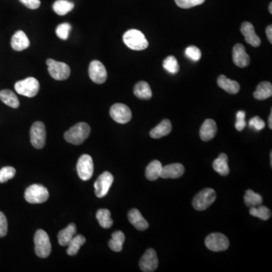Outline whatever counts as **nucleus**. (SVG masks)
I'll return each instance as SVG.
<instances>
[{
    "instance_id": "nucleus-1",
    "label": "nucleus",
    "mask_w": 272,
    "mask_h": 272,
    "mask_svg": "<svg viewBox=\"0 0 272 272\" xmlns=\"http://www.w3.org/2000/svg\"><path fill=\"white\" fill-rule=\"evenodd\" d=\"M91 128L86 123H79L64 133V138L71 144L79 145L82 144L90 135Z\"/></svg>"
},
{
    "instance_id": "nucleus-2",
    "label": "nucleus",
    "mask_w": 272,
    "mask_h": 272,
    "mask_svg": "<svg viewBox=\"0 0 272 272\" xmlns=\"http://www.w3.org/2000/svg\"><path fill=\"white\" fill-rule=\"evenodd\" d=\"M123 42L127 47L135 51H141L148 47V40L140 30L131 29L123 34Z\"/></svg>"
},
{
    "instance_id": "nucleus-3",
    "label": "nucleus",
    "mask_w": 272,
    "mask_h": 272,
    "mask_svg": "<svg viewBox=\"0 0 272 272\" xmlns=\"http://www.w3.org/2000/svg\"><path fill=\"white\" fill-rule=\"evenodd\" d=\"M35 252L40 258H47L52 251L51 242L47 233L43 230L36 231L34 236Z\"/></svg>"
},
{
    "instance_id": "nucleus-4",
    "label": "nucleus",
    "mask_w": 272,
    "mask_h": 272,
    "mask_svg": "<svg viewBox=\"0 0 272 272\" xmlns=\"http://www.w3.org/2000/svg\"><path fill=\"white\" fill-rule=\"evenodd\" d=\"M50 197L49 190L41 185L34 184L29 186L25 190V198L28 203H42L46 202Z\"/></svg>"
},
{
    "instance_id": "nucleus-5",
    "label": "nucleus",
    "mask_w": 272,
    "mask_h": 272,
    "mask_svg": "<svg viewBox=\"0 0 272 272\" xmlns=\"http://www.w3.org/2000/svg\"><path fill=\"white\" fill-rule=\"evenodd\" d=\"M15 91L20 95L28 98H33L40 90V82L34 77H28L15 84Z\"/></svg>"
},
{
    "instance_id": "nucleus-6",
    "label": "nucleus",
    "mask_w": 272,
    "mask_h": 272,
    "mask_svg": "<svg viewBox=\"0 0 272 272\" xmlns=\"http://www.w3.org/2000/svg\"><path fill=\"white\" fill-rule=\"evenodd\" d=\"M217 193L212 189H205L199 192L193 198L192 204L193 208L198 211L207 210L215 202Z\"/></svg>"
},
{
    "instance_id": "nucleus-7",
    "label": "nucleus",
    "mask_w": 272,
    "mask_h": 272,
    "mask_svg": "<svg viewBox=\"0 0 272 272\" xmlns=\"http://www.w3.org/2000/svg\"><path fill=\"white\" fill-rule=\"evenodd\" d=\"M46 64L48 65V71L53 79L56 81H65L70 77L71 69L69 66L65 63L50 58L46 61Z\"/></svg>"
},
{
    "instance_id": "nucleus-8",
    "label": "nucleus",
    "mask_w": 272,
    "mask_h": 272,
    "mask_svg": "<svg viewBox=\"0 0 272 272\" xmlns=\"http://www.w3.org/2000/svg\"><path fill=\"white\" fill-rule=\"evenodd\" d=\"M229 241L221 233H212L205 240V245L213 252L225 251L229 247Z\"/></svg>"
},
{
    "instance_id": "nucleus-9",
    "label": "nucleus",
    "mask_w": 272,
    "mask_h": 272,
    "mask_svg": "<svg viewBox=\"0 0 272 272\" xmlns=\"http://www.w3.org/2000/svg\"><path fill=\"white\" fill-rule=\"evenodd\" d=\"M46 132L44 123L35 122L30 129V141L35 148L41 149L46 144Z\"/></svg>"
},
{
    "instance_id": "nucleus-10",
    "label": "nucleus",
    "mask_w": 272,
    "mask_h": 272,
    "mask_svg": "<svg viewBox=\"0 0 272 272\" xmlns=\"http://www.w3.org/2000/svg\"><path fill=\"white\" fill-rule=\"evenodd\" d=\"M78 176L82 180L88 181L92 177L94 172V163L92 157L83 154L78 160L77 164Z\"/></svg>"
},
{
    "instance_id": "nucleus-11",
    "label": "nucleus",
    "mask_w": 272,
    "mask_h": 272,
    "mask_svg": "<svg viewBox=\"0 0 272 272\" xmlns=\"http://www.w3.org/2000/svg\"><path fill=\"white\" fill-rule=\"evenodd\" d=\"M113 182V175L109 172H103L94 184L97 197L99 198L105 197L109 193Z\"/></svg>"
},
{
    "instance_id": "nucleus-12",
    "label": "nucleus",
    "mask_w": 272,
    "mask_h": 272,
    "mask_svg": "<svg viewBox=\"0 0 272 272\" xmlns=\"http://www.w3.org/2000/svg\"><path fill=\"white\" fill-rule=\"evenodd\" d=\"M110 115L114 121L120 124H126L132 119V112L127 105L117 103L110 108Z\"/></svg>"
},
{
    "instance_id": "nucleus-13",
    "label": "nucleus",
    "mask_w": 272,
    "mask_h": 272,
    "mask_svg": "<svg viewBox=\"0 0 272 272\" xmlns=\"http://www.w3.org/2000/svg\"><path fill=\"white\" fill-rule=\"evenodd\" d=\"M89 75L90 79L97 84L104 83L108 78V73L105 65L97 60L92 61L89 64Z\"/></svg>"
},
{
    "instance_id": "nucleus-14",
    "label": "nucleus",
    "mask_w": 272,
    "mask_h": 272,
    "mask_svg": "<svg viewBox=\"0 0 272 272\" xmlns=\"http://www.w3.org/2000/svg\"><path fill=\"white\" fill-rule=\"evenodd\" d=\"M140 269L144 272H152L158 267V258L156 251L148 249L139 262Z\"/></svg>"
},
{
    "instance_id": "nucleus-15",
    "label": "nucleus",
    "mask_w": 272,
    "mask_h": 272,
    "mask_svg": "<svg viewBox=\"0 0 272 272\" xmlns=\"http://www.w3.org/2000/svg\"><path fill=\"white\" fill-rule=\"evenodd\" d=\"M233 61L239 67H247L250 63V57L246 53L245 46L238 43L233 48Z\"/></svg>"
},
{
    "instance_id": "nucleus-16",
    "label": "nucleus",
    "mask_w": 272,
    "mask_h": 272,
    "mask_svg": "<svg viewBox=\"0 0 272 272\" xmlns=\"http://www.w3.org/2000/svg\"><path fill=\"white\" fill-rule=\"evenodd\" d=\"M241 31L245 36V40L248 44L253 47H259L261 44L260 38L256 35L254 27L249 22H244L241 25Z\"/></svg>"
},
{
    "instance_id": "nucleus-17",
    "label": "nucleus",
    "mask_w": 272,
    "mask_h": 272,
    "mask_svg": "<svg viewBox=\"0 0 272 272\" xmlns=\"http://www.w3.org/2000/svg\"><path fill=\"white\" fill-rule=\"evenodd\" d=\"M217 133L216 122L211 119H207L203 122L200 130V136L203 141H208L215 137Z\"/></svg>"
},
{
    "instance_id": "nucleus-18",
    "label": "nucleus",
    "mask_w": 272,
    "mask_h": 272,
    "mask_svg": "<svg viewBox=\"0 0 272 272\" xmlns=\"http://www.w3.org/2000/svg\"><path fill=\"white\" fill-rule=\"evenodd\" d=\"M185 172V167L181 163H172L163 166L161 177L163 179H178Z\"/></svg>"
},
{
    "instance_id": "nucleus-19",
    "label": "nucleus",
    "mask_w": 272,
    "mask_h": 272,
    "mask_svg": "<svg viewBox=\"0 0 272 272\" xmlns=\"http://www.w3.org/2000/svg\"><path fill=\"white\" fill-rule=\"evenodd\" d=\"M128 218L132 225L138 231H144L149 227L147 220L142 217L139 210L137 209H133L129 212Z\"/></svg>"
},
{
    "instance_id": "nucleus-20",
    "label": "nucleus",
    "mask_w": 272,
    "mask_h": 272,
    "mask_svg": "<svg viewBox=\"0 0 272 272\" xmlns=\"http://www.w3.org/2000/svg\"><path fill=\"white\" fill-rule=\"evenodd\" d=\"M11 46L15 51L22 52L30 46V40L25 32L18 30L12 36Z\"/></svg>"
},
{
    "instance_id": "nucleus-21",
    "label": "nucleus",
    "mask_w": 272,
    "mask_h": 272,
    "mask_svg": "<svg viewBox=\"0 0 272 272\" xmlns=\"http://www.w3.org/2000/svg\"><path fill=\"white\" fill-rule=\"evenodd\" d=\"M217 83L221 89L230 94H237L239 92L240 89H241L238 82L230 80L225 75H220L218 77Z\"/></svg>"
},
{
    "instance_id": "nucleus-22",
    "label": "nucleus",
    "mask_w": 272,
    "mask_h": 272,
    "mask_svg": "<svg viewBox=\"0 0 272 272\" xmlns=\"http://www.w3.org/2000/svg\"><path fill=\"white\" fill-rule=\"evenodd\" d=\"M77 233V227L74 223L67 225L64 229L61 230L57 235L58 243L61 246H65L69 244Z\"/></svg>"
},
{
    "instance_id": "nucleus-23",
    "label": "nucleus",
    "mask_w": 272,
    "mask_h": 272,
    "mask_svg": "<svg viewBox=\"0 0 272 272\" xmlns=\"http://www.w3.org/2000/svg\"><path fill=\"white\" fill-rule=\"evenodd\" d=\"M171 131H172V124L169 120L166 119L163 120L150 132V136L153 138H161L169 135Z\"/></svg>"
},
{
    "instance_id": "nucleus-24",
    "label": "nucleus",
    "mask_w": 272,
    "mask_h": 272,
    "mask_svg": "<svg viewBox=\"0 0 272 272\" xmlns=\"http://www.w3.org/2000/svg\"><path fill=\"white\" fill-rule=\"evenodd\" d=\"M272 95V85L270 82L263 81L256 87L253 97L257 100H266Z\"/></svg>"
},
{
    "instance_id": "nucleus-25",
    "label": "nucleus",
    "mask_w": 272,
    "mask_h": 272,
    "mask_svg": "<svg viewBox=\"0 0 272 272\" xmlns=\"http://www.w3.org/2000/svg\"><path fill=\"white\" fill-rule=\"evenodd\" d=\"M213 166L214 170L218 172L221 176H228L230 170L228 163V156L226 154L224 153L220 154L218 158H217L213 162Z\"/></svg>"
},
{
    "instance_id": "nucleus-26",
    "label": "nucleus",
    "mask_w": 272,
    "mask_h": 272,
    "mask_svg": "<svg viewBox=\"0 0 272 272\" xmlns=\"http://www.w3.org/2000/svg\"><path fill=\"white\" fill-rule=\"evenodd\" d=\"M134 94L138 99L142 100H149L152 97L151 87L145 81H140L135 85Z\"/></svg>"
},
{
    "instance_id": "nucleus-27",
    "label": "nucleus",
    "mask_w": 272,
    "mask_h": 272,
    "mask_svg": "<svg viewBox=\"0 0 272 272\" xmlns=\"http://www.w3.org/2000/svg\"><path fill=\"white\" fill-rule=\"evenodd\" d=\"M162 163L159 161H153L148 164L145 171V176L147 179L150 181H155L161 177L162 172Z\"/></svg>"
},
{
    "instance_id": "nucleus-28",
    "label": "nucleus",
    "mask_w": 272,
    "mask_h": 272,
    "mask_svg": "<svg viewBox=\"0 0 272 272\" xmlns=\"http://www.w3.org/2000/svg\"><path fill=\"white\" fill-rule=\"evenodd\" d=\"M0 100L12 109H18L20 105L17 95L9 89L0 91Z\"/></svg>"
},
{
    "instance_id": "nucleus-29",
    "label": "nucleus",
    "mask_w": 272,
    "mask_h": 272,
    "mask_svg": "<svg viewBox=\"0 0 272 272\" xmlns=\"http://www.w3.org/2000/svg\"><path fill=\"white\" fill-rule=\"evenodd\" d=\"M125 239L126 238H125L124 233L120 231H114L112 235V239L109 241V247L114 252H120L123 249Z\"/></svg>"
},
{
    "instance_id": "nucleus-30",
    "label": "nucleus",
    "mask_w": 272,
    "mask_h": 272,
    "mask_svg": "<svg viewBox=\"0 0 272 272\" xmlns=\"http://www.w3.org/2000/svg\"><path fill=\"white\" fill-rule=\"evenodd\" d=\"M85 237L82 236L81 235H75L74 238H72L69 244L67 245L68 248H67V253L69 256H75L79 252L81 246L84 245L85 243Z\"/></svg>"
},
{
    "instance_id": "nucleus-31",
    "label": "nucleus",
    "mask_w": 272,
    "mask_h": 272,
    "mask_svg": "<svg viewBox=\"0 0 272 272\" xmlns=\"http://www.w3.org/2000/svg\"><path fill=\"white\" fill-rule=\"evenodd\" d=\"M74 2L68 0H57L53 4V10L58 15H65L74 9Z\"/></svg>"
},
{
    "instance_id": "nucleus-32",
    "label": "nucleus",
    "mask_w": 272,
    "mask_h": 272,
    "mask_svg": "<svg viewBox=\"0 0 272 272\" xmlns=\"http://www.w3.org/2000/svg\"><path fill=\"white\" fill-rule=\"evenodd\" d=\"M111 213L110 210L107 209H101L98 210L96 213V218L99 221L101 226L103 228H110L113 225V220H112Z\"/></svg>"
},
{
    "instance_id": "nucleus-33",
    "label": "nucleus",
    "mask_w": 272,
    "mask_h": 272,
    "mask_svg": "<svg viewBox=\"0 0 272 272\" xmlns=\"http://www.w3.org/2000/svg\"><path fill=\"white\" fill-rule=\"evenodd\" d=\"M245 202L247 207H256L262 204V197L259 193H255L253 190L249 189L245 193Z\"/></svg>"
},
{
    "instance_id": "nucleus-34",
    "label": "nucleus",
    "mask_w": 272,
    "mask_h": 272,
    "mask_svg": "<svg viewBox=\"0 0 272 272\" xmlns=\"http://www.w3.org/2000/svg\"><path fill=\"white\" fill-rule=\"evenodd\" d=\"M249 214L252 217H257L262 220H268L272 217V212L268 207L259 205L256 207H250Z\"/></svg>"
},
{
    "instance_id": "nucleus-35",
    "label": "nucleus",
    "mask_w": 272,
    "mask_h": 272,
    "mask_svg": "<svg viewBox=\"0 0 272 272\" xmlns=\"http://www.w3.org/2000/svg\"><path fill=\"white\" fill-rule=\"evenodd\" d=\"M163 67L169 74H176L179 71V64L174 56H168L163 63Z\"/></svg>"
},
{
    "instance_id": "nucleus-36",
    "label": "nucleus",
    "mask_w": 272,
    "mask_h": 272,
    "mask_svg": "<svg viewBox=\"0 0 272 272\" xmlns=\"http://www.w3.org/2000/svg\"><path fill=\"white\" fill-rule=\"evenodd\" d=\"M16 170L12 166H5L0 169V183H5L15 176Z\"/></svg>"
},
{
    "instance_id": "nucleus-37",
    "label": "nucleus",
    "mask_w": 272,
    "mask_h": 272,
    "mask_svg": "<svg viewBox=\"0 0 272 272\" xmlns=\"http://www.w3.org/2000/svg\"><path fill=\"white\" fill-rule=\"evenodd\" d=\"M71 30V25L68 23H63L58 25L56 28V35L63 40H67L69 37L70 32Z\"/></svg>"
},
{
    "instance_id": "nucleus-38",
    "label": "nucleus",
    "mask_w": 272,
    "mask_h": 272,
    "mask_svg": "<svg viewBox=\"0 0 272 272\" xmlns=\"http://www.w3.org/2000/svg\"><path fill=\"white\" fill-rule=\"evenodd\" d=\"M186 55L193 61H198L201 57V51L195 46H189L186 50Z\"/></svg>"
},
{
    "instance_id": "nucleus-39",
    "label": "nucleus",
    "mask_w": 272,
    "mask_h": 272,
    "mask_svg": "<svg viewBox=\"0 0 272 272\" xmlns=\"http://www.w3.org/2000/svg\"><path fill=\"white\" fill-rule=\"evenodd\" d=\"M176 5L182 8H190L201 5L205 0H175Z\"/></svg>"
},
{
    "instance_id": "nucleus-40",
    "label": "nucleus",
    "mask_w": 272,
    "mask_h": 272,
    "mask_svg": "<svg viewBox=\"0 0 272 272\" xmlns=\"http://www.w3.org/2000/svg\"><path fill=\"white\" fill-rule=\"evenodd\" d=\"M246 113L243 110H239L236 115V123H235V128L238 131H242L246 126Z\"/></svg>"
},
{
    "instance_id": "nucleus-41",
    "label": "nucleus",
    "mask_w": 272,
    "mask_h": 272,
    "mask_svg": "<svg viewBox=\"0 0 272 272\" xmlns=\"http://www.w3.org/2000/svg\"><path fill=\"white\" fill-rule=\"evenodd\" d=\"M249 125L250 127L254 129L256 131H261L263 130L266 126V123H265L264 120H262L259 116H254L252 117L249 122Z\"/></svg>"
},
{
    "instance_id": "nucleus-42",
    "label": "nucleus",
    "mask_w": 272,
    "mask_h": 272,
    "mask_svg": "<svg viewBox=\"0 0 272 272\" xmlns=\"http://www.w3.org/2000/svg\"><path fill=\"white\" fill-rule=\"evenodd\" d=\"M8 232V221L4 213L0 212V238H3Z\"/></svg>"
},
{
    "instance_id": "nucleus-43",
    "label": "nucleus",
    "mask_w": 272,
    "mask_h": 272,
    "mask_svg": "<svg viewBox=\"0 0 272 272\" xmlns=\"http://www.w3.org/2000/svg\"><path fill=\"white\" fill-rule=\"evenodd\" d=\"M20 2L30 9H36L41 4L40 0H20Z\"/></svg>"
},
{
    "instance_id": "nucleus-44",
    "label": "nucleus",
    "mask_w": 272,
    "mask_h": 272,
    "mask_svg": "<svg viewBox=\"0 0 272 272\" xmlns=\"http://www.w3.org/2000/svg\"><path fill=\"white\" fill-rule=\"evenodd\" d=\"M266 35H267L268 40L272 43V25H269L266 28Z\"/></svg>"
},
{
    "instance_id": "nucleus-45",
    "label": "nucleus",
    "mask_w": 272,
    "mask_h": 272,
    "mask_svg": "<svg viewBox=\"0 0 272 272\" xmlns=\"http://www.w3.org/2000/svg\"><path fill=\"white\" fill-rule=\"evenodd\" d=\"M269 128H270L271 130H272V111H271L270 116H269Z\"/></svg>"
},
{
    "instance_id": "nucleus-46",
    "label": "nucleus",
    "mask_w": 272,
    "mask_h": 272,
    "mask_svg": "<svg viewBox=\"0 0 272 272\" xmlns=\"http://www.w3.org/2000/svg\"><path fill=\"white\" fill-rule=\"evenodd\" d=\"M269 11L271 14H272V2H271V3L269 4Z\"/></svg>"
}]
</instances>
